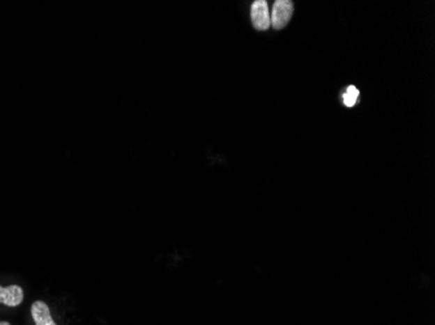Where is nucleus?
Wrapping results in <instances>:
<instances>
[{
	"label": "nucleus",
	"mask_w": 435,
	"mask_h": 325,
	"mask_svg": "<svg viewBox=\"0 0 435 325\" xmlns=\"http://www.w3.org/2000/svg\"><path fill=\"white\" fill-rule=\"evenodd\" d=\"M293 15V3L289 0H277L273 6V12L270 15L271 25L274 29L280 30L286 28Z\"/></svg>",
	"instance_id": "1"
},
{
	"label": "nucleus",
	"mask_w": 435,
	"mask_h": 325,
	"mask_svg": "<svg viewBox=\"0 0 435 325\" xmlns=\"http://www.w3.org/2000/svg\"><path fill=\"white\" fill-rule=\"evenodd\" d=\"M250 17H252L254 28L257 30H267L271 26L270 10L265 0H257L252 4Z\"/></svg>",
	"instance_id": "2"
},
{
	"label": "nucleus",
	"mask_w": 435,
	"mask_h": 325,
	"mask_svg": "<svg viewBox=\"0 0 435 325\" xmlns=\"http://www.w3.org/2000/svg\"><path fill=\"white\" fill-rule=\"evenodd\" d=\"M24 301V290L19 285L0 286V303L8 307H17Z\"/></svg>",
	"instance_id": "3"
},
{
	"label": "nucleus",
	"mask_w": 435,
	"mask_h": 325,
	"mask_svg": "<svg viewBox=\"0 0 435 325\" xmlns=\"http://www.w3.org/2000/svg\"><path fill=\"white\" fill-rule=\"evenodd\" d=\"M31 317L36 325H58L51 316L49 306L42 301H37L31 305Z\"/></svg>",
	"instance_id": "4"
},
{
	"label": "nucleus",
	"mask_w": 435,
	"mask_h": 325,
	"mask_svg": "<svg viewBox=\"0 0 435 325\" xmlns=\"http://www.w3.org/2000/svg\"><path fill=\"white\" fill-rule=\"evenodd\" d=\"M360 95V91L355 86H349L346 93L343 94V103L346 107H353L357 103V99Z\"/></svg>",
	"instance_id": "5"
},
{
	"label": "nucleus",
	"mask_w": 435,
	"mask_h": 325,
	"mask_svg": "<svg viewBox=\"0 0 435 325\" xmlns=\"http://www.w3.org/2000/svg\"><path fill=\"white\" fill-rule=\"evenodd\" d=\"M0 325H10V323H7V322H0Z\"/></svg>",
	"instance_id": "6"
}]
</instances>
